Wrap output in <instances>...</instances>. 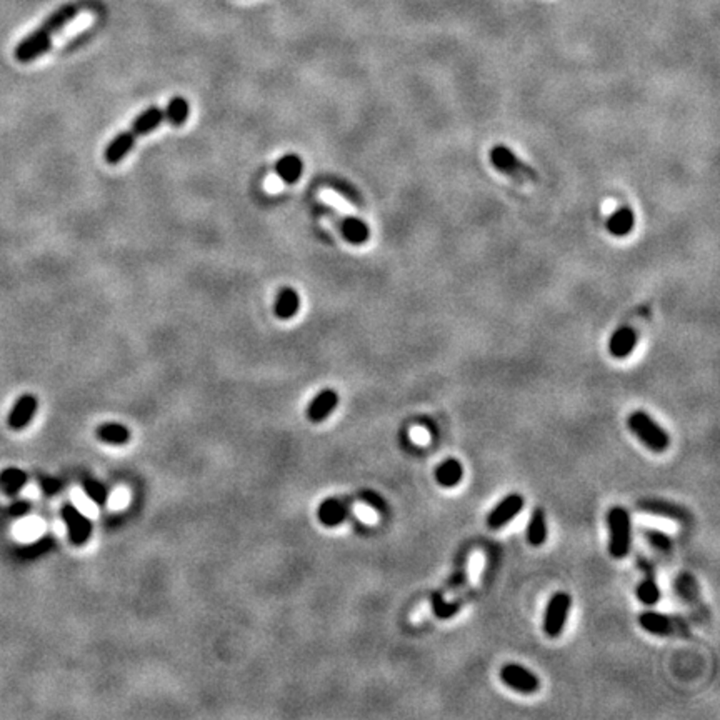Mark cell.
<instances>
[{
	"instance_id": "1",
	"label": "cell",
	"mask_w": 720,
	"mask_h": 720,
	"mask_svg": "<svg viewBox=\"0 0 720 720\" xmlns=\"http://www.w3.org/2000/svg\"><path fill=\"white\" fill-rule=\"evenodd\" d=\"M189 115H190V103L185 97L180 96L170 98V102L167 103V107L164 108H160L159 106H150L134 118V122L129 125V129L117 134L110 142H108L106 150H103V159H106L107 164L110 165L118 164V162L124 160V157L134 149L135 142L139 140L142 135L150 134V132L159 129V127L164 124L174 127L184 125Z\"/></svg>"
},
{
	"instance_id": "2",
	"label": "cell",
	"mask_w": 720,
	"mask_h": 720,
	"mask_svg": "<svg viewBox=\"0 0 720 720\" xmlns=\"http://www.w3.org/2000/svg\"><path fill=\"white\" fill-rule=\"evenodd\" d=\"M78 11V4H63L53 11L51 16H48L46 21L41 24V27H37L32 34H29L27 37H24L21 42L17 43L16 51H14V57L17 58V62L27 63L36 61V58L42 57L48 48H51L52 37L62 31L63 27L67 26L68 22H72L73 19L77 17Z\"/></svg>"
},
{
	"instance_id": "3",
	"label": "cell",
	"mask_w": 720,
	"mask_h": 720,
	"mask_svg": "<svg viewBox=\"0 0 720 720\" xmlns=\"http://www.w3.org/2000/svg\"><path fill=\"white\" fill-rule=\"evenodd\" d=\"M629 431L637 437L645 448L654 453H664L670 447V436L657 421L645 411H634L627 417Z\"/></svg>"
},
{
	"instance_id": "4",
	"label": "cell",
	"mask_w": 720,
	"mask_h": 720,
	"mask_svg": "<svg viewBox=\"0 0 720 720\" xmlns=\"http://www.w3.org/2000/svg\"><path fill=\"white\" fill-rule=\"evenodd\" d=\"M609 554L614 559H625L632 547V520L624 507H612L607 514Z\"/></svg>"
},
{
	"instance_id": "5",
	"label": "cell",
	"mask_w": 720,
	"mask_h": 720,
	"mask_svg": "<svg viewBox=\"0 0 720 720\" xmlns=\"http://www.w3.org/2000/svg\"><path fill=\"white\" fill-rule=\"evenodd\" d=\"M489 160L495 170L504 174L515 182L525 184V182H539V172L534 167L525 164L524 160L519 159L509 147L504 144H497L489 152Z\"/></svg>"
},
{
	"instance_id": "6",
	"label": "cell",
	"mask_w": 720,
	"mask_h": 720,
	"mask_svg": "<svg viewBox=\"0 0 720 720\" xmlns=\"http://www.w3.org/2000/svg\"><path fill=\"white\" fill-rule=\"evenodd\" d=\"M572 609V597L567 592H555L545 605L542 630L547 637L557 639L564 634Z\"/></svg>"
},
{
	"instance_id": "7",
	"label": "cell",
	"mask_w": 720,
	"mask_h": 720,
	"mask_svg": "<svg viewBox=\"0 0 720 720\" xmlns=\"http://www.w3.org/2000/svg\"><path fill=\"white\" fill-rule=\"evenodd\" d=\"M317 210L337 227L339 232L349 244L362 245L371 239V229H369L367 222L359 219V217L340 215V212L325 204H320L317 207Z\"/></svg>"
},
{
	"instance_id": "8",
	"label": "cell",
	"mask_w": 720,
	"mask_h": 720,
	"mask_svg": "<svg viewBox=\"0 0 720 720\" xmlns=\"http://www.w3.org/2000/svg\"><path fill=\"white\" fill-rule=\"evenodd\" d=\"M499 677L502 684L520 695H534L540 689L539 675L515 662L502 665Z\"/></svg>"
},
{
	"instance_id": "9",
	"label": "cell",
	"mask_w": 720,
	"mask_h": 720,
	"mask_svg": "<svg viewBox=\"0 0 720 720\" xmlns=\"http://www.w3.org/2000/svg\"><path fill=\"white\" fill-rule=\"evenodd\" d=\"M639 625L645 632L657 635V637H670V635H684L689 625L682 619L670 617L662 612L647 610L639 615Z\"/></svg>"
},
{
	"instance_id": "10",
	"label": "cell",
	"mask_w": 720,
	"mask_h": 720,
	"mask_svg": "<svg viewBox=\"0 0 720 720\" xmlns=\"http://www.w3.org/2000/svg\"><path fill=\"white\" fill-rule=\"evenodd\" d=\"M524 507H525L524 497L517 494V492H512V494L505 495L504 499L489 512V515H487V527H489L490 530H499L502 527L509 525L510 522L524 510Z\"/></svg>"
},
{
	"instance_id": "11",
	"label": "cell",
	"mask_w": 720,
	"mask_h": 720,
	"mask_svg": "<svg viewBox=\"0 0 720 720\" xmlns=\"http://www.w3.org/2000/svg\"><path fill=\"white\" fill-rule=\"evenodd\" d=\"M62 517L66 522L68 537L76 545H83L91 539L92 524L87 519V515L82 510H78L76 505L66 504L62 507Z\"/></svg>"
},
{
	"instance_id": "12",
	"label": "cell",
	"mask_w": 720,
	"mask_h": 720,
	"mask_svg": "<svg viewBox=\"0 0 720 720\" xmlns=\"http://www.w3.org/2000/svg\"><path fill=\"white\" fill-rule=\"evenodd\" d=\"M639 342V329L635 325H620L609 339V354L614 359H627Z\"/></svg>"
},
{
	"instance_id": "13",
	"label": "cell",
	"mask_w": 720,
	"mask_h": 720,
	"mask_svg": "<svg viewBox=\"0 0 720 720\" xmlns=\"http://www.w3.org/2000/svg\"><path fill=\"white\" fill-rule=\"evenodd\" d=\"M339 406V394L332 391V389H325V391L319 392L317 396L314 397V401L310 402V406L307 408V417L310 422L319 423L324 422L330 413H332Z\"/></svg>"
},
{
	"instance_id": "14",
	"label": "cell",
	"mask_w": 720,
	"mask_h": 720,
	"mask_svg": "<svg viewBox=\"0 0 720 720\" xmlns=\"http://www.w3.org/2000/svg\"><path fill=\"white\" fill-rule=\"evenodd\" d=\"M463 467L457 458H447L436 468V482L443 489H453L462 482Z\"/></svg>"
},
{
	"instance_id": "15",
	"label": "cell",
	"mask_w": 720,
	"mask_h": 720,
	"mask_svg": "<svg viewBox=\"0 0 720 720\" xmlns=\"http://www.w3.org/2000/svg\"><path fill=\"white\" fill-rule=\"evenodd\" d=\"M300 309V297L297 290L292 287H282L277 292L274 304V312L279 319L289 320L297 315Z\"/></svg>"
},
{
	"instance_id": "16",
	"label": "cell",
	"mask_w": 720,
	"mask_h": 720,
	"mask_svg": "<svg viewBox=\"0 0 720 720\" xmlns=\"http://www.w3.org/2000/svg\"><path fill=\"white\" fill-rule=\"evenodd\" d=\"M639 509L649 512V514L669 517V519H674L677 522H687L690 519L687 510H684L682 507L670 504V502L665 500H642L639 502Z\"/></svg>"
},
{
	"instance_id": "17",
	"label": "cell",
	"mask_w": 720,
	"mask_h": 720,
	"mask_svg": "<svg viewBox=\"0 0 720 720\" xmlns=\"http://www.w3.org/2000/svg\"><path fill=\"white\" fill-rule=\"evenodd\" d=\"M635 225V215L634 210L627 205L619 207L617 210L614 212L612 215L607 219V230L610 235L614 237H625L629 235L630 232L634 230Z\"/></svg>"
},
{
	"instance_id": "18",
	"label": "cell",
	"mask_w": 720,
	"mask_h": 720,
	"mask_svg": "<svg viewBox=\"0 0 720 720\" xmlns=\"http://www.w3.org/2000/svg\"><path fill=\"white\" fill-rule=\"evenodd\" d=\"M275 172L285 184H295L302 177L304 162L297 154H285L275 164Z\"/></svg>"
},
{
	"instance_id": "19",
	"label": "cell",
	"mask_w": 720,
	"mask_h": 720,
	"mask_svg": "<svg viewBox=\"0 0 720 720\" xmlns=\"http://www.w3.org/2000/svg\"><path fill=\"white\" fill-rule=\"evenodd\" d=\"M549 537V527H547V517L542 509H535L530 514L529 524H527V542L532 547H542Z\"/></svg>"
},
{
	"instance_id": "20",
	"label": "cell",
	"mask_w": 720,
	"mask_h": 720,
	"mask_svg": "<svg viewBox=\"0 0 720 720\" xmlns=\"http://www.w3.org/2000/svg\"><path fill=\"white\" fill-rule=\"evenodd\" d=\"M37 408V401L34 396H24L21 397V401L16 403L14 407L12 416H11V427L12 428H24L29 422L32 421L34 413H36Z\"/></svg>"
},
{
	"instance_id": "21",
	"label": "cell",
	"mask_w": 720,
	"mask_h": 720,
	"mask_svg": "<svg viewBox=\"0 0 720 720\" xmlns=\"http://www.w3.org/2000/svg\"><path fill=\"white\" fill-rule=\"evenodd\" d=\"M347 517V509L342 502L337 499L325 500L319 509V520L327 527L340 525Z\"/></svg>"
},
{
	"instance_id": "22",
	"label": "cell",
	"mask_w": 720,
	"mask_h": 720,
	"mask_svg": "<svg viewBox=\"0 0 720 720\" xmlns=\"http://www.w3.org/2000/svg\"><path fill=\"white\" fill-rule=\"evenodd\" d=\"M97 437L101 438L102 442L108 443V446H125V443L130 441V432L127 431L125 426H120V423L115 422H108L102 423V426L97 428Z\"/></svg>"
},
{
	"instance_id": "23",
	"label": "cell",
	"mask_w": 720,
	"mask_h": 720,
	"mask_svg": "<svg viewBox=\"0 0 720 720\" xmlns=\"http://www.w3.org/2000/svg\"><path fill=\"white\" fill-rule=\"evenodd\" d=\"M637 599L645 605H655L660 600V589L654 579H644L637 585Z\"/></svg>"
},
{
	"instance_id": "24",
	"label": "cell",
	"mask_w": 720,
	"mask_h": 720,
	"mask_svg": "<svg viewBox=\"0 0 720 720\" xmlns=\"http://www.w3.org/2000/svg\"><path fill=\"white\" fill-rule=\"evenodd\" d=\"M43 525L41 520L37 519H26L22 522H19L16 527V535L21 540H34L38 534H42Z\"/></svg>"
},
{
	"instance_id": "25",
	"label": "cell",
	"mask_w": 720,
	"mask_h": 720,
	"mask_svg": "<svg viewBox=\"0 0 720 720\" xmlns=\"http://www.w3.org/2000/svg\"><path fill=\"white\" fill-rule=\"evenodd\" d=\"M82 484H83V490H86V494L91 497V499L96 502L97 505H103L107 502V490H106V487H103L101 482H97L96 478H91V477H83V480H82Z\"/></svg>"
},
{
	"instance_id": "26",
	"label": "cell",
	"mask_w": 720,
	"mask_h": 720,
	"mask_svg": "<svg viewBox=\"0 0 720 720\" xmlns=\"http://www.w3.org/2000/svg\"><path fill=\"white\" fill-rule=\"evenodd\" d=\"M24 482H26V475H24L21 470H7L2 475V484L9 492L21 489Z\"/></svg>"
},
{
	"instance_id": "27",
	"label": "cell",
	"mask_w": 720,
	"mask_h": 720,
	"mask_svg": "<svg viewBox=\"0 0 720 720\" xmlns=\"http://www.w3.org/2000/svg\"><path fill=\"white\" fill-rule=\"evenodd\" d=\"M645 535H647L649 542L655 547V549H659L662 552H670V549H672V540H670V537L665 535L664 532L647 530V534Z\"/></svg>"
},
{
	"instance_id": "28",
	"label": "cell",
	"mask_w": 720,
	"mask_h": 720,
	"mask_svg": "<svg viewBox=\"0 0 720 720\" xmlns=\"http://www.w3.org/2000/svg\"><path fill=\"white\" fill-rule=\"evenodd\" d=\"M362 499L367 502L369 505L372 507V509H377V510H382V507H384V502L381 497H379L376 492H364L362 494Z\"/></svg>"
},
{
	"instance_id": "29",
	"label": "cell",
	"mask_w": 720,
	"mask_h": 720,
	"mask_svg": "<svg viewBox=\"0 0 720 720\" xmlns=\"http://www.w3.org/2000/svg\"><path fill=\"white\" fill-rule=\"evenodd\" d=\"M43 485H46L47 492H56L58 489V487H61V484H58V482H53L52 478H47V480H43Z\"/></svg>"
}]
</instances>
